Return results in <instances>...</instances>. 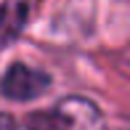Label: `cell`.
<instances>
[{"label": "cell", "instance_id": "1", "mask_svg": "<svg viewBox=\"0 0 130 130\" xmlns=\"http://www.w3.org/2000/svg\"><path fill=\"white\" fill-rule=\"evenodd\" d=\"M51 82L53 80L45 69L16 61L0 77V96L16 104H29V101H37L40 96H45L51 90Z\"/></svg>", "mask_w": 130, "mask_h": 130}, {"label": "cell", "instance_id": "4", "mask_svg": "<svg viewBox=\"0 0 130 130\" xmlns=\"http://www.w3.org/2000/svg\"><path fill=\"white\" fill-rule=\"evenodd\" d=\"M0 130H32V127H27L24 122H19L13 114H5V111H0Z\"/></svg>", "mask_w": 130, "mask_h": 130}, {"label": "cell", "instance_id": "2", "mask_svg": "<svg viewBox=\"0 0 130 130\" xmlns=\"http://www.w3.org/2000/svg\"><path fill=\"white\" fill-rule=\"evenodd\" d=\"M51 120L56 130H109L101 106L85 96H64L53 106Z\"/></svg>", "mask_w": 130, "mask_h": 130}, {"label": "cell", "instance_id": "3", "mask_svg": "<svg viewBox=\"0 0 130 130\" xmlns=\"http://www.w3.org/2000/svg\"><path fill=\"white\" fill-rule=\"evenodd\" d=\"M29 16V3L27 0H5L0 5V48H8L21 29L27 24Z\"/></svg>", "mask_w": 130, "mask_h": 130}]
</instances>
